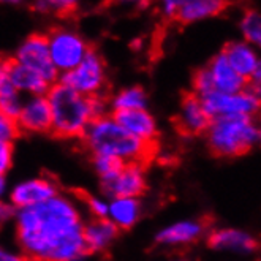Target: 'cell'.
<instances>
[{"instance_id":"277c9868","label":"cell","mask_w":261,"mask_h":261,"mask_svg":"<svg viewBox=\"0 0 261 261\" xmlns=\"http://www.w3.org/2000/svg\"><path fill=\"white\" fill-rule=\"evenodd\" d=\"M209 150L220 159H236L250 152L261 138L255 117H214L206 130Z\"/></svg>"},{"instance_id":"d6a6232c","label":"cell","mask_w":261,"mask_h":261,"mask_svg":"<svg viewBox=\"0 0 261 261\" xmlns=\"http://www.w3.org/2000/svg\"><path fill=\"white\" fill-rule=\"evenodd\" d=\"M21 253L19 252H13L8 247L0 244V261H19L21 259Z\"/></svg>"},{"instance_id":"8fae6325","label":"cell","mask_w":261,"mask_h":261,"mask_svg":"<svg viewBox=\"0 0 261 261\" xmlns=\"http://www.w3.org/2000/svg\"><path fill=\"white\" fill-rule=\"evenodd\" d=\"M222 54L233 70L249 81V86L259 89L261 62L255 46L244 40H234L225 46Z\"/></svg>"},{"instance_id":"6da1fadb","label":"cell","mask_w":261,"mask_h":261,"mask_svg":"<svg viewBox=\"0 0 261 261\" xmlns=\"http://www.w3.org/2000/svg\"><path fill=\"white\" fill-rule=\"evenodd\" d=\"M19 253L30 261H84L90 253L80 201L59 192L41 204L14 212Z\"/></svg>"},{"instance_id":"52a82bcc","label":"cell","mask_w":261,"mask_h":261,"mask_svg":"<svg viewBox=\"0 0 261 261\" xmlns=\"http://www.w3.org/2000/svg\"><path fill=\"white\" fill-rule=\"evenodd\" d=\"M201 101L211 119L238 116L255 117L259 111V89L249 86L245 90L236 94L211 92L209 95L201 98Z\"/></svg>"},{"instance_id":"836d02e7","label":"cell","mask_w":261,"mask_h":261,"mask_svg":"<svg viewBox=\"0 0 261 261\" xmlns=\"http://www.w3.org/2000/svg\"><path fill=\"white\" fill-rule=\"evenodd\" d=\"M116 5L122 7H132V8H144L150 4V0H113Z\"/></svg>"},{"instance_id":"ac0fdd59","label":"cell","mask_w":261,"mask_h":261,"mask_svg":"<svg viewBox=\"0 0 261 261\" xmlns=\"http://www.w3.org/2000/svg\"><path fill=\"white\" fill-rule=\"evenodd\" d=\"M83 236L89 253H103L116 242L119 229L108 219H90L84 222Z\"/></svg>"},{"instance_id":"cb8c5ba5","label":"cell","mask_w":261,"mask_h":261,"mask_svg":"<svg viewBox=\"0 0 261 261\" xmlns=\"http://www.w3.org/2000/svg\"><path fill=\"white\" fill-rule=\"evenodd\" d=\"M242 40L250 43L255 48L261 44V14L256 10H247L241 19Z\"/></svg>"},{"instance_id":"74e56055","label":"cell","mask_w":261,"mask_h":261,"mask_svg":"<svg viewBox=\"0 0 261 261\" xmlns=\"http://www.w3.org/2000/svg\"><path fill=\"white\" fill-rule=\"evenodd\" d=\"M182 2H184V4H187V2H192V0H182Z\"/></svg>"},{"instance_id":"5b68a950","label":"cell","mask_w":261,"mask_h":261,"mask_svg":"<svg viewBox=\"0 0 261 261\" xmlns=\"http://www.w3.org/2000/svg\"><path fill=\"white\" fill-rule=\"evenodd\" d=\"M46 40H48L51 62L59 76L81 64L92 49L81 34L68 27L53 29L49 34H46Z\"/></svg>"},{"instance_id":"d4e9b609","label":"cell","mask_w":261,"mask_h":261,"mask_svg":"<svg viewBox=\"0 0 261 261\" xmlns=\"http://www.w3.org/2000/svg\"><path fill=\"white\" fill-rule=\"evenodd\" d=\"M81 0H35L34 8L38 13H53L57 16H68L78 8Z\"/></svg>"},{"instance_id":"3957f363","label":"cell","mask_w":261,"mask_h":261,"mask_svg":"<svg viewBox=\"0 0 261 261\" xmlns=\"http://www.w3.org/2000/svg\"><path fill=\"white\" fill-rule=\"evenodd\" d=\"M81 141L92 155L113 157L122 163H146L155 150V146L132 136L111 113L92 120Z\"/></svg>"},{"instance_id":"9a60e30c","label":"cell","mask_w":261,"mask_h":261,"mask_svg":"<svg viewBox=\"0 0 261 261\" xmlns=\"http://www.w3.org/2000/svg\"><path fill=\"white\" fill-rule=\"evenodd\" d=\"M211 124V117L204 110L203 101L196 97L193 92L184 95L177 117H176V127L184 136H199L204 135Z\"/></svg>"},{"instance_id":"2e32d148","label":"cell","mask_w":261,"mask_h":261,"mask_svg":"<svg viewBox=\"0 0 261 261\" xmlns=\"http://www.w3.org/2000/svg\"><path fill=\"white\" fill-rule=\"evenodd\" d=\"M111 114L132 136L150 146H155V141L159 138V124L157 119L153 117V114L149 110L119 111Z\"/></svg>"},{"instance_id":"ba28073f","label":"cell","mask_w":261,"mask_h":261,"mask_svg":"<svg viewBox=\"0 0 261 261\" xmlns=\"http://www.w3.org/2000/svg\"><path fill=\"white\" fill-rule=\"evenodd\" d=\"M16 64H21L30 70L37 71L40 76L54 84L59 81V73L56 71L48 49V40L43 34H32L29 35L21 44L19 48L11 57Z\"/></svg>"},{"instance_id":"ffe728a7","label":"cell","mask_w":261,"mask_h":261,"mask_svg":"<svg viewBox=\"0 0 261 261\" xmlns=\"http://www.w3.org/2000/svg\"><path fill=\"white\" fill-rule=\"evenodd\" d=\"M10 74L13 86L19 94L24 97H34V95H46L49 87L53 86L51 83L46 81L43 76H40L37 71L30 70L21 64H16L11 59V67H10Z\"/></svg>"},{"instance_id":"8d00e7d4","label":"cell","mask_w":261,"mask_h":261,"mask_svg":"<svg viewBox=\"0 0 261 261\" xmlns=\"http://www.w3.org/2000/svg\"><path fill=\"white\" fill-rule=\"evenodd\" d=\"M19 261H30V259H27V258H24V256H21V259Z\"/></svg>"},{"instance_id":"8992f818","label":"cell","mask_w":261,"mask_h":261,"mask_svg":"<svg viewBox=\"0 0 261 261\" xmlns=\"http://www.w3.org/2000/svg\"><path fill=\"white\" fill-rule=\"evenodd\" d=\"M106 81H108L106 64L103 57L94 49H90V53L83 59L81 64L59 76V83L65 84L67 87L73 89L84 97L103 95L106 89Z\"/></svg>"},{"instance_id":"f546056e","label":"cell","mask_w":261,"mask_h":261,"mask_svg":"<svg viewBox=\"0 0 261 261\" xmlns=\"http://www.w3.org/2000/svg\"><path fill=\"white\" fill-rule=\"evenodd\" d=\"M14 144L0 141V176H7L13 166Z\"/></svg>"},{"instance_id":"9c48e42d","label":"cell","mask_w":261,"mask_h":261,"mask_svg":"<svg viewBox=\"0 0 261 261\" xmlns=\"http://www.w3.org/2000/svg\"><path fill=\"white\" fill-rule=\"evenodd\" d=\"M147 189V173L144 163H124L120 170L101 182L103 196L111 198H141Z\"/></svg>"},{"instance_id":"d6986e66","label":"cell","mask_w":261,"mask_h":261,"mask_svg":"<svg viewBox=\"0 0 261 261\" xmlns=\"http://www.w3.org/2000/svg\"><path fill=\"white\" fill-rule=\"evenodd\" d=\"M143 206L140 198H111L108 204V219L119 231L132 229L141 219Z\"/></svg>"},{"instance_id":"83f0119b","label":"cell","mask_w":261,"mask_h":261,"mask_svg":"<svg viewBox=\"0 0 261 261\" xmlns=\"http://www.w3.org/2000/svg\"><path fill=\"white\" fill-rule=\"evenodd\" d=\"M110 199L103 195H90L86 198V211L92 219H106Z\"/></svg>"},{"instance_id":"e575fe53","label":"cell","mask_w":261,"mask_h":261,"mask_svg":"<svg viewBox=\"0 0 261 261\" xmlns=\"http://www.w3.org/2000/svg\"><path fill=\"white\" fill-rule=\"evenodd\" d=\"M8 180H7V176H0V199H5L7 195H8Z\"/></svg>"},{"instance_id":"f35d334b","label":"cell","mask_w":261,"mask_h":261,"mask_svg":"<svg viewBox=\"0 0 261 261\" xmlns=\"http://www.w3.org/2000/svg\"><path fill=\"white\" fill-rule=\"evenodd\" d=\"M173 261H184V259H173Z\"/></svg>"},{"instance_id":"30bf717a","label":"cell","mask_w":261,"mask_h":261,"mask_svg":"<svg viewBox=\"0 0 261 261\" xmlns=\"http://www.w3.org/2000/svg\"><path fill=\"white\" fill-rule=\"evenodd\" d=\"M59 187L54 179L48 176H38V177H29L19 180L10 187L7 201L14 211L32 207L48 201L49 198L59 193Z\"/></svg>"},{"instance_id":"e0dca14e","label":"cell","mask_w":261,"mask_h":261,"mask_svg":"<svg viewBox=\"0 0 261 261\" xmlns=\"http://www.w3.org/2000/svg\"><path fill=\"white\" fill-rule=\"evenodd\" d=\"M212 81L214 92H222V94H236L249 87V81L238 74L233 67L226 62L222 53L214 57L209 65L206 67Z\"/></svg>"},{"instance_id":"1f68e13d","label":"cell","mask_w":261,"mask_h":261,"mask_svg":"<svg viewBox=\"0 0 261 261\" xmlns=\"http://www.w3.org/2000/svg\"><path fill=\"white\" fill-rule=\"evenodd\" d=\"M14 212L16 211L10 206V203L7 201V199H0V226L7 222H10V220H13Z\"/></svg>"},{"instance_id":"4dcf8cb0","label":"cell","mask_w":261,"mask_h":261,"mask_svg":"<svg viewBox=\"0 0 261 261\" xmlns=\"http://www.w3.org/2000/svg\"><path fill=\"white\" fill-rule=\"evenodd\" d=\"M182 5V0H159V10L165 19H176Z\"/></svg>"},{"instance_id":"484cf974","label":"cell","mask_w":261,"mask_h":261,"mask_svg":"<svg viewBox=\"0 0 261 261\" xmlns=\"http://www.w3.org/2000/svg\"><path fill=\"white\" fill-rule=\"evenodd\" d=\"M120 160L113 159V157H106V155H92V168L97 173V176L100 177V182L108 180L110 177H113L120 168H122Z\"/></svg>"},{"instance_id":"d590c367","label":"cell","mask_w":261,"mask_h":261,"mask_svg":"<svg viewBox=\"0 0 261 261\" xmlns=\"http://www.w3.org/2000/svg\"><path fill=\"white\" fill-rule=\"evenodd\" d=\"M22 0H0V4L4 5H19Z\"/></svg>"},{"instance_id":"5bb4252c","label":"cell","mask_w":261,"mask_h":261,"mask_svg":"<svg viewBox=\"0 0 261 261\" xmlns=\"http://www.w3.org/2000/svg\"><path fill=\"white\" fill-rule=\"evenodd\" d=\"M207 234V225L198 219H182L163 226L155 234V242L163 247H186Z\"/></svg>"},{"instance_id":"7402d4cb","label":"cell","mask_w":261,"mask_h":261,"mask_svg":"<svg viewBox=\"0 0 261 261\" xmlns=\"http://www.w3.org/2000/svg\"><path fill=\"white\" fill-rule=\"evenodd\" d=\"M226 5L228 0H192L182 5L176 19L182 24H192L216 18L226 8Z\"/></svg>"},{"instance_id":"4fadbf2b","label":"cell","mask_w":261,"mask_h":261,"mask_svg":"<svg viewBox=\"0 0 261 261\" xmlns=\"http://www.w3.org/2000/svg\"><path fill=\"white\" fill-rule=\"evenodd\" d=\"M209 247L217 252L234 255H252L258 249V241L253 234L241 228L223 226L207 233Z\"/></svg>"},{"instance_id":"44dd1931","label":"cell","mask_w":261,"mask_h":261,"mask_svg":"<svg viewBox=\"0 0 261 261\" xmlns=\"http://www.w3.org/2000/svg\"><path fill=\"white\" fill-rule=\"evenodd\" d=\"M10 67L11 59H0V111L16 119L24 97L13 86Z\"/></svg>"},{"instance_id":"f1b7e54d","label":"cell","mask_w":261,"mask_h":261,"mask_svg":"<svg viewBox=\"0 0 261 261\" xmlns=\"http://www.w3.org/2000/svg\"><path fill=\"white\" fill-rule=\"evenodd\" d=\"M19 135L21 132L18 128L16 120L0 111V141L14 144V141L18 140Z\"/></svg>"},{"instance_id":"4316f807","label":"cell","mask_w":261,"mask_h":261,"mask_svg":"<svg viewBox=\"0 0 261 261\" xmlns=\"http://www.w3.org/2000/svg\"><path fill=\"white\" fill-rule=\"evenodd\" d=\"M192 92L199 97L203 98L206 95H209L211 92H214V87H212V81H211V76H209V71L206 67L199 68L195 74H193V80H192Z\"/></svg>"},{"instance_id":"603a6c76","label":"cell","mask_w":261,"mask_h":261,"mask_svg":"<svg viewBox=\"0 0 261 261\" xmlns=\"http://www.w3.org/2000/svg\"><path fill=\"white\" fill-rule=\"evenodd\" d=\"M110 113L132 111V110H147L149 97L141 86H130L120 89L108 100Z\"/></svg>"},{"instance_id":"7a4b0ae2","label":"cell","mask_w":261,"mask_h":261,"mask_svg":"<svg viewBox=\"0 0 261 261\" xmlns=\"http://www.w3.org/2000/svg\"><path fill=\"white\" fill-rule=\"evenodd\" d=\"M46 98L53 117L51 133L64 140H81L92 120L110 114L105 95L84 97L59 81L49 87Z\"/></svg>"},{"instance_id":"7c38bea8","label":"cell","mask_w":261,"mask_h":261,"mask_svg":"<svg viewBox=\"0 0 261 261\" xmlns=\"http://www.w3.org/2000/svg\"><path fill=\"white\" fill-rule=\"evenodd\" d=\"M14 120H16L21 133H29V135L51 133L53 117L46 95L25 97Z\"/></svg>"}]
</instances>
